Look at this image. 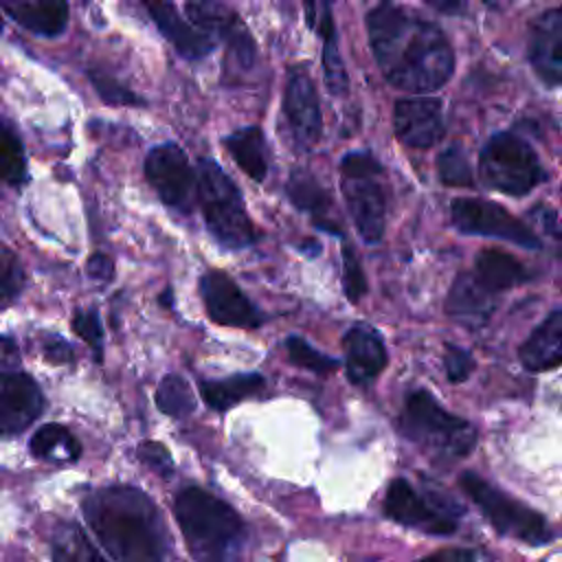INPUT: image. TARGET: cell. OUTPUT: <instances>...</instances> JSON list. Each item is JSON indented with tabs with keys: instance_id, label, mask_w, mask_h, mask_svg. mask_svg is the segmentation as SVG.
<instances>
[{
	"instance_id": "12",
	"label": "cell",
	"mask_w": 562,
	"mask_h": 562,
	"mask_svg": "<svg viewBox=\"0 0 562 562\" xmlns=\"http://www.w3.org/2000/svg\"><path fill=\"white\" fill-rule=\"evenodd\" d=\"M200 294L209 318L226 327L252 329L261 323L257 307L222 270H209L200 279Z\"/></svg>"
},
{
	"instance_id": "1",
	"label": "cell",
	"mask_w": 562,
	"mask_h": 562,
	"mask_svg": "<svg viewBox=\"0 0 562 562\" xmlns=\"http://www.w3.org/2000/svg\"><path fill=\"white\" fill-rule=\"evenodd\" d=\"M373 57L386 81L406 92H432L454 70L443 31L395 2H380L367 15Z\"/></svg>"
},
{
	"instance_id": "32",
	"label": "cell",
	"mask_w": 562,
	"mask_h": 562,
	"mask_svg": "<svg viewBox=\"0 0 562 562\" xmlns=\"http://www.w3.org/2000/svg\"><path fill=\"white\" fill-rule=\"evenodd\" d=\"M323 72H325V83L331 94H342L349 86L347 81V70L342 64V57L338 53L336 37L323 40Z\"/></svg>"
},
{
	"instance_id": "41",
	"label": "cell",
	"mask_w": 562,
	"mask_h": 562,
	"mask_svg": "<svg viewBox=\"0 0 562 562\" xmlns=\"http://www.w3.org/2000/svg\"><path fill=\"white\" fill-rule=\"evenodd\" d=\"M20 369V349L11 336H0V371Z\"/></svg>"
},
{
	"instance_id": "6",
	"label": "cell",
	"mask_w": 562,
	"mask_h": 562,
	"mask_svg": "<svg viewBox=\"0 0 562 562\" xmlns=\"http://www.w3.org/2000/svg\"><path fill=\"white\" fill-rule=\"evenodd\" d=\"M342 193L356 231L367 244L384 235L386 193L382 187V165L369 151H349L340 160Z\"/></svg>"
},
{
	"instance_id": "35",
	"label": "cell",
	"mask_w": 562,
	"mask_h": 562,
	"mask_svg": "<svg viewBox=\"0 0 562 562\" xmlns=\"http://www.w3.org/2000/svg\"><path fill=\"white\" fill-rule=\"evenodd\" d=\"M342 281H345V294L351 303H358L367 292V279L362 263L351 246L342 248Z\"/></svg>"
},
{
	"instance_id": "44",
	"label": "cell",
	"mask_w": 562,
	"mask_h": 562,
	"mask_svg": "<svg viewBox=\"0 0 562 562\" xmlns=\"http://www.w3.org/2000/svg\"><path fill=\"white\" fill-rule=\"evenodd\" d=\"M560 252H562V233H560Z\"/></svg>"
},
{
	"instance_id": "17",
	"label": "cell",
	"mask_w": 562,
	"mask_h": 562,
	"mask_svg": "<svg viewBox=\"0 0 562 562\" xmlns=\"http://www.w3.org/2000/svg\"><path fill=\"white\" fill-rule=\"evenodd\" d=\"M160 33L187 59H202L215 48V37L189 24L176 9L173 0H143Z\"/></svg>"
},
{
	"instance_id": "38",
	"label": "cell",
	"mask_w": 562,
	"mask_h": 562,
	"mask_svg": "<svg viewBox=\"0 0 562 562\" xmlns=\"http://www.w3.org/2000/svg\"><path fill=\"white\" fill-rule=\"evenodd\" d=\"M443 364H446V375L450 378V382H463L474 369V360H472L470 351L463 347H457V345H446Z\"/></svg>"
},
{
	"instance_id": "24",
	"label": "cell",
	"mask_w": 562,
	"mask_h": 562,
	"mask_svg": "<svg viewBox=\"0 0 562 562\" xmlns=\"http://www.w3.org/2000/svg\"><path fill=\"white\" fill-rule=\"evenodd\" d=\"M224 145L233 160L239 165V169L250 176L252 180H263L268 173V145L259 127L248 125L241 130H235L224 138Z\"/></svg>"
},
{
	"instance_id": "37",
	"label": "cell",
	"mask_w": 562,
	"mask_h": 562,
	"mask_svg": "<svg viewBox=\"0 0 562 562\" xmlns=\"http://www.w3.org/2000/svg\"><path fill=\"white\" fill-rule=\"evenodd\" d=\"M136 454L138 459L151 468L156 474L160 476H171L173 472V461H171V454L167 452V448L158 441H143L138 448H136Z\"/></svg>"
},
{
	"instance_id": "7",
	"label": "cell",
	"mask_w": 562,
	"mask_h": 562,
	"mask_svg": "<svg viewBox=\"0 0 562 562\" xmlns=\"http://www.w3.org/2000/svg\"><path fill=\"white\" fill-rule=\"evenodd\" d=\"M459 485L498 533L522 540L533 547L544 544L553 538L547 520L536 509L527 507L507 492L483 481L474 472H463Z\"/></svg>"
},
{
	"instance_id": "14",
	"label": "cell",
	"mask_w": 562,
	"mask_h": 562,
	"mask_svg": "<svg viewBox=\"0 0 562 562\" xmlns=\"http://www.w3.org/2000/svg\"><path fill=\"white\" fill-rule=\"evenodd\" d=\"M44 411L37 382L20 371H0V435H18Z\"/></svg>"
},
{
	"instance_id": "8",
	"label": "cell",
	"mask_w": 562,
	"mask_h": 562,
	"mask_svg": "<svg viewBox=\"0 0 562 562\" xmlns=\"http://www.w3.org/2000/svg\"><path fill=\"white\" fill-rule=\"evenodd\" d=\"M479 167L483 180L507 195H525L544 178L533 147L512 132L494 134L485 143Z\"/></svg>"
},
{
	"instance_id": "5",
	"label": "cell",
	"mask_w": 562,
	"mask_h": 562,
	"mask_svg": "<svg viewBox=\"0 0 562 562\" xmlns=\"http://www.w3.org/2000/svg\"><path fill=\"white\" fill-rule=\"evenodd\" d=\"M400 430L428 452L439 457H465L476 441L472 424L441 408V404L426 391H413L406 395Z\"/></svg>"
},
{
	"instance_id": "13",
	"label": "cell",
	"mask_w": 562,
	"mask_h": 562,
	"mask_svg": "<svg viewBox=\"0 0 562 562\" xmlns=\"http://www.w3.org/2000/svg\"><path fill=\"white\" fill-rule=\"evenodd\" d=\"M283 110L292 130V136L301 147H310L318 140L323 130V116L314 81L305 66H292L288 70Z\"/></svg>"
},
{
	"instance_id": "25",
	"label": "cell",
	"mask_w": 562,
	"mask_h": 562,
	"mask_svg": "<svg viewBox=\"0 0 562 562\" xmlns=\"http://www.w3.org/2000/svg\"><path fill=\"white\" fill-rule=\"evenodd\" d=\"M263 389V378L259 373H237L224 380H202L200 393L202 400L213 411H226L237 402L255 395Z\"/></svg>"
},
{
	"instance_id": "9",
	"label": "cell",
	"mask_w": 562,
	"mask_h": 562,
	"mask_svg": "<svg viewBox=\"0 0 562 562\" xmlns=\"http://www.w3.org/2000/svg\"><path fill=\"white\" fill-rule=\"evenodd\" d=\"M145 176L169 209L191 213L198 202V176L187 154L176 143L156 145L147 154Z\"/></svg>"
},
{
	"instance_id": "42",
	"label": "cell",
	"mask_w": 562,
	"mask_h": 562,
	"mask_svg": "<svg viewBox=\"0 0 562 562\" xmlns=\"http://www.w3.org/2000/svg\"><path fill=\"white\" fill-rule=\"evenodd\" d=\"M422 2L432 7V9H437V11H441V13H450V15L461 13L465 9V4H468V0H422Z\"/></svg>"
},
{
	"instance_id": "39",
	"label": "cell",
	"mask_w": 562,
	"mask_h": 562,
	"mask_svg": "<svg viewBox=\"0 0 562 562\" xmlns=\"http://www.w3.org/2000/svg\"><path fill=\"white\" fill-rule=\"evenodd\" d=\"M42 356L50 364H72L75 362L72 345L68 340H64L59 334L42 336Z\"/></svg>"
},
{
	"instance_id": "26",
	"label": "cell",
	"mask_w": 562,
	"mask_h": 562,
	"mask_svg": "<svg viewBox=\"0 0 562 562\" xmlns=\"http://www.w3.org/2000/svg\"><path fill=\"white\" fill-rule=\"evenodd\" d=\"M29 450L37 459L55 461H77L81 457V443L61 424H46L37 428L31 437Z\"/></svg>"
},
{
	"instance_id": "23",
	"label": "cell",
	"mask_w": 562,
	"mask_h": 562,
	"mask_svg": "<svg viewBox=\"0 0 562 562\" xmlns=\"http://www.w3.org/2000/svg\"><path fill=\"white\" fill-rule=\"evenodd\" d=\"M472 274L492 294L509 290L529 279V272L516 257H512L509 252H503V250H494V248L481 250L476 255Z\"/></svg>"
},
{
	"instance_id": "11",
	"label": "cell",
	"mask_w": 562,
	"mask_h": 562,
	"mask_svg": "<svg viewBox=\"0 0 562 562\" xmlns=\"http://www.w3.org/2000/svg\"><path fill=\"white\" fill-rule=\"evenodd\" d=\"M450 217H452V224L461 233H468V235L496 237V239L518 244L522 248L540 246L533 231L496 202L474 200V198H457L450 204Z\"/></svg>"
},
{
	"instance_id": "45",
	"label": "cell",
	"mask_w": 562,
	"mask_h": 562,
	"mask_svg": "<svg viewBox=\"0 0 562 562\" xmlns=\"http://www.w3.org/2000/svg\"><path fill=\"white\" fill-rule=\"evenodd\" d=\"M0 33H2V20H0Z\"/></svg>"
},
{
	"instance_id": "30",
	"label": "cell",
	"mask_w": 562,
	"mask_h": 562,
	"mask_svg": "<svg viewBox=\"0 0 562 562\" xmlns=\"http://www.w3.org/2000/svg\"><path fill=\"white\" fill-rule=\"evenodd\" d=\"M24 288V270L18 255L0 241V310L18 299Z\"/></svg>"
},
{
	"instance_id": "33",
	"label": "cell",
	"mask_w": 562,
	"mask_h": 562,
	"mask_svg": "<svg viewBox=\"0 0 562 562\" xmlns=\"http://www.w3.org/2000/svg\"><path fill=\"white\" fill-rule=\"evenodd\" d=\"M437 169H439L441 182H446L450 187L472 184V176H470L465 154L459 147H450V149L441 151V156L437 160Z\"/></svg>"
},
{
	"instance_id": "34",
	"label": "cell",
	"mask_w": 562,
	"mask_h": 562,
	"mask_svg": "<svg viewBox=\"0 0 562 562\" xmlns=\"http://www.w3.org/2000/svg\"><path fill=\"white\" fill-rule=\"evenodd\" d=\"M88 75H90V81H92L94 90L99 92V97L105 103H110V105H140L143 103V99L138 94H134L130 88H125L116 79L108 77L105 72L90 70Z\"/></svg>"
},
{
	"instance_id": "43",
	"label": "cell",
	"mask_w": 562,
	"mask_h": 562,
	"mask_svg": "<svg viewBox=\"0 0 562 562\" xmlns=\"http://www.w3.org/2000/svg\"><path fill=\"white\" fill-rule=\"evenodd\" d=\"M476 555L472 551H465V549H446V551H439V553H432L430 560H474Z\"/></svg>"
},
{
	"instance_id": "20",
	"label": "cell",
	"mask_w": 562,
	"mask_h": 562,
	"mask_svg": "<svg viewBox=\"0 0 562 562\" xmlns=\"http://www.w3.org/2000/svg\"><path fill=\"white\" fill-rule=\"evenodd\" d=\"M496 294L485 290L472 272L459 274L450 288L446 310L448 314L468 327H481L496 307Z\"/></svg>"
},
{
	"instance_id": "31",
	"label": "cell",
	"mask_w": 562,
	"mask_h": 562,
	"mask_svg": "<svg viewBox=\"0 0 562 562\" xmlns=\"http://www.w3.org/2000/svg\"><path fill=\"white\" fill-rule=\"evenodd\" d=\"M285 349H288V358L303 369H310L314 373H334L336 369H340V362L336 358L323 356L318 349H314L307 340L299 338V336H290L285 340Z\"/></svg>"
},
{
	"instance_id": "18",
	"label": "cell",
	"mask_w": 562,
	"mask_h": 562,
	"mask_svg": "<svg viewBox=\"0 0 562 562\" xmlns=\"http://www.w3.org/2000/svg\"><path fill=\"white\" fill-rule=\"evenodd\" d=\"M345 369L353 384H369L386 367V347L380 331L369 325H353L345 338Z\"/></svg>"
},
{
	"instance_id": "3",
	"label": "cell",
	"mask_w": 562,
	"mask_h": 562,
	"mask_svg": "<svg viewBox=\"0 0 562 562\" xmlns=\"http://www.w3.org/2000/svg\"><path fill=\"white\" fill-rule=\"evenodd\" d=\"M173 514L189 553L198 560L233 558L246 540V527L239 514L202 487L178 492Z\"/></svg>"
},
{
	"instance_id": "27",
	"label": "cell",
	"mask_w": 562,
	"mask_h": 562,
	"mask_svg": "<svg viewBox=\"0 0 562 562\" xmlns=\"http://www.w3.org/2000/svg\"><path fill=\"white\" fill-rule=\"evenodd\" d=\"M156 406L165 415L182 419L195 411V395L184 378L169 373L156 389Z\"/></svg>"
},
{
	"instance_id": "36",
	"label": "cell",
	"mask_w": 562,
	"mask_h": 562,
	"mask_svg": "<svg viewBox=\"0 0 562 562\" xmlns=\"http://www.w3.org/2000/svg\"><path fill=\"white\" fill-rule=\"evenodd\" d=\"M72 329L83 338L88 345L94 347V351H101L103 345V327L94 310H77L72 316Z\"/></svg>"
},
{
	"instance_id": "19",
	"label": "cell",
	"mask_w": 562,
	"mask_h": 562,
	"mask_svg": "<svg viewBox=\"0 0 562 562\" xmlns=\"http://www.w3.org/2000/svg\"><path fill=\"white\" fill-rule=\"evenodd\" d=\"M518 358L527 371L562 367V312H551L520 345Z\"/></svg>"
},
{
	"instance_id": "28",
	"label": "cell",
	"mask_w": 562,
	"mask_h": 562,
	"mask_svg": "<svg viewBox=\"0 0 562 562\" xmlns=\"http://www.w3.org/2000/svg\"><path fill=\"white\" fill-rule=\"evenodd\" d=\"M0 180L22 184L26 180V156L18 134L0 119Z\"/></svg>"
},
{
	"instance_id": "29",
	"label": "cell",
	"mask_w": 562,
	"mask_h": 562,
	"mask_svg": "<svg viewBox=\"0 0 562 562\" xmlns=\"http://www.w3.org/2000/svg\"><path fill=\"white\" fill-rule=\"evenodd\" d=\"M53 558L55 560H99L101 553L90 544L77 525H61L53 536Z\"/></svg>"
},
{
	"instance_id": "2",
	"label": "cell",
	"mask_w": 562,
	"mask_h": 562,
	"mask_svg": "<svg viewBox=\"0 0 562 562\" xmlns=\"http://www.w3.org/2000/svg\"><path fill=\"white\" fill-rule=\"evenodd\" d=\"M83 516L114 560H162L169 551V533L151 498L132 485H110L83 498Z\"/></svg>"
},
{
	"instance_id": "4",
	"label": "cell",
	"mask_w": 562,
	"mask_h": 562,
	"mask_svg": "<svg viewBox=\"0 0 562 562\" xmlns=\"http://www.w3.org/2000/svg\"><path fill=\"white\" fill-rule=\"evenodd\" d=\"M195 176L198 204L211 235L233 250L250 246L257 233L235 182L211 158H200Z\"/></svg>"
},
{
	"instance_id": "22",
	"label": "cell",
	"mask_w": 562,
	"mask_h": 562,
	"mask_svg": "<svg viewBox=\"0 0 562 562\" xmlns=\"http://www.w3.org/2000/svg\"><path fill=\"white\" fill-rule=\"evenodd\" d=\"M288 198L305 213L312 215V220L316 222V226H321L323 231L331 233V235H340V222L336 217V209L334 202L327 193V189H323L318 184V180L310 173V171H294L288 180Z\"/></svg>"
},
{
	"instance_id": "40",
	"label": "cell",
	"mask_w": 562,
	"mask_h": 562,
	"mask_svg": "<svg viewBox=\"0 0 562 562\" xmlns=\"http://www.w3.org/2000/svg\"><path fill=\"white\" fill-rule=\"evenodd\" d=\"M86 272L94 281H110L112 274H114V263H112V259L108 255L94 252L86 261Z\"/></svg>"
},
{
	"instance_id": "10",
	"label": "cell",
	"mask_w": 562,
	"mask_h": 562,
	"mask_svg": "<svg viewBox=\"0 0 562 562\" xmlns=\"http://www.w3.org/2000/svg\"><path fill=\"white\" fill-rule=\"evenodd\" d=\"M384 514L404 525L435 536L457 529V509L437 496H422L406 479H395L384 496Z\"/></svg>"
},
{
	"instance_id": "15",
	"label": "cell",
	"mask_w": 562,
	"mask_h": 562,
	"mask_svg": "<svg viewBox=\"0 0 562 562\" xmlns=\"http://www.w3.org/2000/svg\"><path fill=\"white\" fill-rule=\"evenodd\" d=\"M393 125L404 145L426 149L443 136L441 103L430 97L400 99L393 108Z\"/></svg>"
},
{
	"instance_id": "21",
	"label": "cell",
	"mask_w": 562,
	"mask_h": 562,
	"mask_svg": "<svg viewBox=\"0 0 562 562\" xmlns=\"http://www.w3.org/2000/svg\"><path fill=\"white\" fill-rule=\"evenodd\" d=\"M0 7L26 31L55 37L68 24L66 0H0Z\"/></svg>"
},
{
	"instance_id": "16",
	"label": "cell",
	"mask_w": 562,
	"mask_h": 562,
	"mask_svg": "<svg viewBox=\"0 0 562 562\" xmlns=\"http://www.w3.org/2000/svg\"><path fill=\"white\" fill-rule=\"evenodd\" d=\"M529 61L549 86L562 83V7L538 15L529 31Z\"/></svg>"
}]
</instances>
